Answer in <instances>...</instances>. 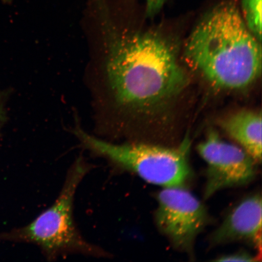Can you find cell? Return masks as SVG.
Wrapping results in <instances>:
<instances>
[{
    "label": "cell",
    "instance_id": "1",
    "mask_svg": "<svg viewBox=\"0 0 262 262\" xmlns=\"http://www.w3.org/2000/svg\"><path fill=\"white\" fill-rule=\"evenodd\" d=\"M104 25L107 81L118 106L146 113L184 89L187 76L168 39L153 32L122 34Z\"/></svg>",
    "mask_w": 262,
    "mask_h": 262
},
{
    "label": "cell",
    "instance_id": "2",
    "mask_svg": "<svg viewBox=\"0 0 262 262\" xmlns=\"http://www.w3.org/2000/svg\"><path fill=\"white\" fill-rule=\"evenodd\" d=\"M184 55L206 80L223 90H243L261 73V41L229 0L203 16L186 41Z\"/></svg>",
    "mask_w": 262,
    "mask_h": 262
},
{
    "label": "cell",
    "instance_id": "3",
    "mask_svg": "<svg viewBox=\"0 0 262 262\" xmlns=\"http://www.w3.org/2000/svg\"><path fill=\"white\" fill-rule=\"evenodd\" d=\"M92 168L93 165L83 157H78L69 169L63 187L54 204L30 224L0 234V239L37 246L49 261L73 254L96 258L112 257L109 252L82 236L75 222V194Z\"/></svg>",
    "mask_w": 262,
    "mask_h": 262
},
{
    "label": "cell",
    "instance_id": "4",
    "mask_svg": "<svg viewBox=\"0 0 262 262\" xmlns=\"http://www.w3.org/2000/svg\"><path fill=\"white\" fill-rule=\"evenodd\" d=\"M73 133L83 148L93 156L106 160L115 171L133 173L150 184L163 188L184 187L191 179V143L187 138L178 146L169 147L142 142L110 143L92 136L78 126Z\"/></svg>",
    "mask_w": 262,
    "mask_h": 262
},
{
    "label": "cell",
    "instance_id": "5",
    "mask_svg": "<svg viewBox=\"0 0 262 262\" xmlns=\"http://www.w3.org/2000/svg\"><path fill=\"white\" fill-rule=\"evenodd\" d=\"M157 201V229L176 250L192 256L196 239L209 224L207 209L184 187L164 188Z\"/></svg>",
    "mask_w": 262,
    "mask_h": 262
},
{
    "label": "cell",
    "instance_id": "6",
    "mask_svg": "<svg viewBox=\"0 0 262 262\" xmlns=\"http://www.w3.org/2000/svg\"><path fill=\"white\" fill-rule=\"evenodd\" d=\"M196 149L207 168L204 196L211 198L222 189L248 185L257 174L258 163L241 146L225 142L209 131Z\"/></svg>",
    "mask_w": 262,
    "mask_h": 262
},
{
    "label": "cell",
    "instance_id": "7",
    "mask_svg": "<svg viewBox=\"0 0 262 262\" xmlns=\"http://www.w3.org/2000/svg\"><path fill=\"white\" fill-rule=\"evenodd\" d=\"M261 194L255 193L246 196L212 232L209 242L212 246L245 242L253 246L261 257Z\"/></svg>",
    "mask_w": 262,
    "mask_h": 262
},
{
    "label": "cell",
    "instance_id": "8",
    "mask_svg": "<svg viewBox=\"0 0 262 262\" xmlns=\"http://www.w3.org/2000/svg\"><path fill=\"white\" fill-rule=\"evenodd\" d=\"M261 113L242 110L222 120L221 128L255 160L261 162Z\"/></svg>",
    "mask_w": 262,
    "mask_h": 262
},
{
    "label": "cell",
    "instance_id": "9",
    "mask_svg": "<svg viewBox=\"0 0 262 262\" xmlns=\"http://www.w3.org/2000/svg\"><path fill=\"white\" fill-rule=\"evenodd\" d=\"M242 15L246 25L261 41V0H241Z\"/></svg>",
    "mask_w": 262,
    "mask_h": 262
},
{
    "label": "cell",
    "instance_id": "10",
    "mask_svg": "<svg viewBox=\"0 0 262 262\" xmlns=\"http://www.w3.org/2000/svg\"><path fill=\"white\" fill-rule=\"evenodd\" d=\"M256 255H252L245 251H241L237 253L223 255L214 261H260Z\"/></svg>",
    "mask_w": 262,
    "mask_h": 262
},
{
    "label": "cell",
    "instance_id": "11",
    "mask_svg": "<svg viewBox=\"0 0 262 262\" xmlns=\"http://www.w3.org/2000/svg\"><path fill=\"white\" fill-rule=\"evenodd\" d=\"M146 5V14L149 17H152L161 11L166 0H145Z\"/></svg>",
    "mask_w": 262,
    "mask_h": 262
},
{
    "label": "cell",
    "instance_id": "12",
    "mask_svg": "<svg viewBox=\"0 0 262 262\" xmlns=\"http://www.w3.org/2000/svg\"><path fill=\"white\" fill-rule=\"evenodd\" d=\"M3 120H4V112H3V107L0 104V127L2 125Z\"/></svg>",
    "mask_w": 262,
    "mask_h": 262
}]
</instances>
